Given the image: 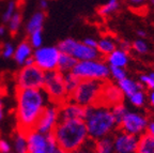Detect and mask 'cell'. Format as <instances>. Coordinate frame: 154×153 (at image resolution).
<instances>
[{
	"mask_svg": "<svg viewBox=\"0 0 154 153\" xmlns=\"http://www.w3.org/2000/svg\"><path fill=\"white\" fill-rule=\"evenodd\" d=\"M48 103V96L42 88L17 89L16 120L19 131L33 130L38 117Z\"/></svg>",
	"mask_w": 154,
	"mask_h": 153,
	"instance_id": "6da1fadb",
	"label": "cell"
},
{
	"mask_svg": "<svg viewBox=\"0 0 154 153\" xmlns=\"http://www.w3.org/2000/svg\"><path fill=\"white\" fill-rule=\"evenodd\" d=\"M86 108L84 122L89 138L93 141L111 136L117 131L118 124L111 113V108L103 104L88 106Z\"/></svg>",
	"mask_w": 154,
	"mask_h": 153,
	"instance_id": "7a4b0ae2",
	"label": "cell"
},
{
	"mask_svg": "<svg viewBox=\"0 0 154 153\" xmlns=\"http://www.w3.org/2000/svg\"><path fill=\"white\" fill-rule=\"evenodd\" d=\"M53 134L58 148L71 153L82 148L89 140V135L84 120H64L59 121Z\"/></svg>",
	"mask_w": 154,
	"mask_h": 153,
	"instance_id": "3957f363",
	"label": "cell"
},
{
	"mask_svg": "<svg viewBox=\"0 0 154 153\" xmlns=\"http://www.w3.org/2000/svg\"><path fill=\"white\" fill-rule=\"evenodd\" d=\"M104 83L105 81L88 80V79L80 80L76 89L69 95V100L84 107L99 104Z\"/></svg>",
	"mask_w": 154,
	"mask_h": 153,
	"instance_id": "277c9868",
	"label": "cell"
},
{
	"mask_svg": "<svg viewBox=\"0 0 154 153\" xmlns=\"http://www.w3.org/2000/svg\"><path fill=\"white\" fill-rule=\"evenodd\" d=\"M80 80H99L106 81L109 78V67L105 60L97 58L92 60L77 61L72 70Z\"/></svg>",
	"mask_w": 154,
	"mask_h": 153,
	"instance_id": "5b68a950",
	"label": "cell"
},
{
	"mask_svg": "<svg viewBox=\"0 0 154 153\" xmlns=\"http://www.w3.org/2000/svg\"><path fill=\"white\" fill-rule=\"evenodd\" d=\"M42 89L47 94L49 102L57 105H60L69 98V94L63 81V74L58 70L45 72Z\"/></svg>",
	"mask_w": 154,
	"mask_h": 153,
	"instance_id": "8992f818",
	"label": "cell"
},
{
	"mask_svg": "<svg viewBox=\"0 0 154 153\" xmlns=\"http://www.w3.org/2000/svg\"><path fill=\"white\" fill-rule=\"evenodd\" d=\"M60 53H64L71 55L77 61H85V60H92L101 58L96 48H92L87 46L84 42L75 40L72 38L64 39L58 44L57 46Z\"/></svg>",
	"mask_w": 154,
	"mask_h": 153,
	"instance_id": "52a82bcc",
	"label": "cell"
},
{
	"mask_svg": "<svg viewBox=\"0 0 154 153\" xmlns=\"http://www.w3.org/2000/svg\"><path fill=\"white\" fill-rule=\"evenodd\" d=\"M28 150L27 153H54L58 145L53 133L42 134L35 130L26 132Z\"/></svg>",
	"mask_w": 154,
	"mask_h": 153,
	"instance_id": "ba28073f",
	"label": "cell"
},
{
	"mask_svg": "<svg viewBox=\"0 0 154 153\" xmlns=\"http://www.w3.org/2000/svg\"><path fill=\"white\" fill-rule=\"evenodd\" d=\"M59 56L60 50L57 46H41L33 49L32 54L34 65L41 69L43 72L57 70Z\"/></svg>",
	"mask_w": 154,
	"mask_h": 153,
	"instance_id": "9c48e42d",
	"label": "cell"
},
{
	"mask_svg": "<svg viewBox=\"0 0 154 153\" xmlns=\"http://www.w3.org/2000/svg\"><path fill=\"white\" fill-rule=\"evenodd\" d=\"M44 75L45 72L38 69L36 65H24V67L19 70L15 77L17 89L42 88L44 83Z\"/></svg>",
	"mask_w": 154,
	"mask_h": 153,
	"instance_id": "30bf717a",
	"label": "cell"
},
{
	"mask_svg": "<svg viewBox=\"0 0 154 153\" xmlns=\"http://www.w3.org/2000/svg\"><path fill=\"white\" fill-rule=\"evenodd\" d=\"M148 121H149V119L143 114L128 110L118 127L120 131L139 137L140 135L146 133Z\"/></svg>",
	"mask_w": 154,
	"mask_h": 153,
	"instance_id": "8fae6325",
	"label": "cell"
},
{
	"mask_svg": "<svg viewBox=\"0 0 154 153\" xmlns=\"http://www.w3.org/2000/svg\"><path fill=\"white\" fill-rule=\"evenodd\" d=\"M58 122H59V105L49 102L40 115L33 129L42 134L53 133Z\"/></svg>",
	"mask_w": 154,
	"mask_h": 153,
	"instance_id": "7c38bea8",
	"label": "cell"
},
{
	"mask_svg": "<svg viewBox=\"0 0 154 153\" xmlns=\"http://www.w3.org/2000/svg\"><path fill=\"white\" fill-rule=\"evenodd\" d=\"M112 137V145L115 153H135L138 145V137L125 133L123 131H116Z\"/></svg>",
	"mask_w": 154,
	"mask_h": 153,
	"instance_id": "4fadbf2b",
	"label": "cell"
},
{
	"mask_svg": "<svg viewBox=\"0 0 154 153\" xmlns=\"http://www.w3.org/2000/svg\"><path fill=\"white\" fill-rule=\"evenodd\" d=\"M86 108L67 98L59 105V121L64 120H84Z\"/></svg>",
	"mask_w": 154,
	"mask_h": 153,
	"instance_id": "5bb4252c",
	"label": "cell"
},
{
	"mask_svg": "<svg viewBox=\"0 0 154 153\" xmlns=\"http://www.w3.org/2000/svg\"><path fill=\"white\" fill-rule=\"evenodd\" d=\"M123 96H124V94L122 93V91L120 90L118 85L110 84V83L107 84L105 81L99 104H103V105L108 106V107H112L116 104L122 103Z\"/></svg>",
	"mask_w": 154,
	"mask_h": 153,
	"instance_id": "9a60e30c",
	"label": "cell"
},
{
	"mask_svg": "<svg viewBox=\"0 0 154 153\" xmlns=\"http://www.w3.org/2000/svg\"><path fill=\"white\" fill-rule=\"evenodd\" d=\"M128 61H130L128 52L119 47H117L112 53L106 56V63L108 64V67H125L128 64Z\"/></svg>",
	"mask_w": 154,
	"mask_h": 153,
	"instance_id": "2e32d148",
	"label": "cell"
},
{
	"mask_svg": "<svg viewBox=\"0 0 154 153\" xmlns=\"http://www.w3.org/2000/svg\"><path fill=\"white\" fill-rule=\"evenodd\" d=\"M32 54H33V48L29 44L28 41H24V42L19 43L15 47L13 58H14L15 62L17 64L24 65L25 62H26V60L32 57Z\"/></svg>",
	"mask_w": 154,
	"mask_h": 153,
	"instance_id": "e0dca14e",
	"label": "cell"
},
{
	"mask_svg": "<svg viewBox=\"0 0 154 153\" xmlns=\"http://www.w3.org/2000/svg\"><path fill=\"white\" fill-rule=\"evenodd\" d=\"M117 47H118V41L111 36H104L100 40H97L96 49L99 52L100 56L106 57L107 55L112 53Z\"/></svg>",
	"mask_w": 154,
	"mask_h": 153,
	"instance_id": "ac0fdd59",
	"label": "cell"
},
{
	"mask_svg": "<svg viewBox=\"0 0 154 153\" xmlns=\"http://www.w3.org/2000/svg\"><path fill=\"white\" fill-rule=\"evenodd\" d=\"M118 87L120 88V90L122 91V93L125 96H130L131 94H133L136 91L142 89V86L139 84V81L135 80V79L131 78V77L126 76L125 78H123L122 80L117 83Z\"/></svg>",
	"mask_w": 154,
	"mask_h": 153,
	"instance_id": "d6986e66",
	"label": "cell"
},
{
	"mask_svg": "<svg viewBox=\"0 0 154 153\" xmlns=\"http://www.w3.org/2000/svg\"><path fill=\"white\" fill-rule=\"evenodd\" d=\"M135 153H154V137L143 133L138 137V145Z\"/></svg>",
	"mask_w": 154,
	"mask_h": 153,
	"instance_id": "ffe728a7",
	"label": "cell"
},
{
	"mask_svg": "<svg viewBox=\"0 0 154 153\" xmlns=\"http://www.w3.org/2000/svg\"><path fill=\"white\" fill-rule=\"evenodd\" d=\"M45 22V14L42 11H38L29 18L26 25V30L28 33H32L34 31H40L43 28Z\"/></svg>",
	"mask_w": 154,
	"mask_h": 153,
	"instance_id": "44dd1931",
	"label": "cell"
},
{
	"mask_svg": "<svg viewBox=\"0 0 154 153\" xmlns=\"http://www.w3.org/2000/svg\"><path fill=\"white\" fill-rule=\"evenodd\" d=\"M77 60L75 58H73L71 55H67L64 53H60L59 59H58V64H57V70L59 72H61L62 74L65 73L72 72L73 67L76 64Z\"/></svg>",
	"mask_w": 154,
	"mask_h": 153,
	"instance_id": "7402d4cb",
	"label": "cell"
},
{
	"mask_svg": "<svg viewBox=\"0 0 154 153\" xmlns=\"http://www.w3.org/2000/svg\"><path fill=\"white\" fill-rule=\"evenodd\" d=\"M13 149H14L15 153H27L28 144H27L26 132L18 130L13 139Z\"/></svg>",
	"mask_w": 154,
	"mask_h": 153,
	"instance_id": "603a6c76",
	"label": "cell"
},
{
	"mask_svg": "<svg viewBox=\"0 0 154 153\" xmlns=\"http://www.w3.org/2000/svg\"><path fill=\"white\" fill-rule=\"evenodd\" d=\"M94 152L95 153H115L112 145V137L107 136L94 141Z\"/></svg>",
	"mask_w": 154,
	"mask_h": 153,
	"instance_id": "cb8c5ba5",
	"label": "cell"
},
{
	"mask_svg": "<svg viewBox=\"0 0 154 153\" xmlns=\"http://www.w3.org/2000/svg\"><path fill=\"white\" fill-rule=\"evenodd\" d=\"M120 8V0H108L106 3L102 5L97 10L100 16L102 17H108L115 14Z\"/></svg>",
	"mask_w": 154,
	"mask_h": 153,
	"instance_id": "d4e9b609",
	"label": "cell"
},
{
	"mask_svg": "<svg viewBox=\"0 0 154 153\" xmlns=\"http://www.w3.org/2000/svg\"><path fill=\"white\" fill-rule=\"evenodd\" d=\"M63 81H64V86L67 91V94L70 95L73 91L76 89V87L78 86L80 79L75 74H73L72 72H69L63 74Z\"/></svg>",
	"mask_w": 154,
	"mask_h": 153,
	"instance_id": "484cf974",
	"label": "cell"
},
{
	"mask_svg": "<svg viewBox=\"0 0 154 153\" xmlns=\"http://www.w3.org/2000/svg\"><path fill=\"white\" fill-rule=\"evenodd\" d=\"M128 101H130V103L133 106H135V107H138V108L142 107V106H144L146 102H147V94H146V92L142 89H140V90L131 94L128 96Z\"/></svg>",
	"mask_w": 154,
	"mask_h": 153,
	"instance_id": "4316f807",
	"label": "cell"
},
{
	"mask_svg": "<svg viewBox=\"0 0 154 153\" xmlns=\"http://www.w3.org/2000/svg\"><path fill=\"white\" fill-rule=\"evenodd\" d=\"M111 108V113H112V116L113 118H115L116 122H117V124H119L121 123V121H122V119L124 118V116L126 115V113L128 111V107L124 105L123 103H119V104H116V105H113Z\"/></svg>",
	"mask_w": 154,
	"mask_h": 153,
	"instance_id": "83f0119b",
	"label": "cell"
},
{
	"mask_svg": "<svg viewBox=\"0 0 154 153\" xmlns=\"http://www.w3.org/2000/svg\"><path fill=\"white\" fill-rule=\"evenodd\" d=\"M132 48L139 55H144L149 52V44L144 39L138 38L132 43Z\"/></svg>",
	"mask_w": 154,
	"mask_h": 153,
	"instance_id": "f1b7e54d",
	"label": "cell"
},
{
	"mask_svg": "<svg viewBox=\"0 0 154 153\" xmlns=\"http://www.w3.org/2000/svg\"><path fill=\"white\" fill-rule=\"evenodd\" d=\"M126 76H128V73L125 71V67H109V77H111L112 80H116L118 83Z\"/></svg>",
	"mask_w": 154,
	"mask_h": 153,
	"instance_id": "f546056e",
	"label": "cell"
},
{
	"mask_svg": "<svg viewBox=\"0 0 154 153\" xmlns=\"http://www.w3.org/2000/svg\"><path fill=\"white\" fill-rule=\"evenodd\" d=\"M28 42L33 49L43 46V34H42V30H40V31H34V32H32V33H29Z\"/></svg>",
	"mask_w": 154,
	"mask_h": 153,
	"instance_id": "4dcf8cb0",
	"label": "cell"
},
{
	"mask_svg": "<svg viewBox=\"0 0 154 153\" xmlns=\"http://www.w3.org/2000/svg\"><path fill=\"white\" fill-rule=\"evenodd\" d=\"M139 84L144 88L153 90L154 89V72H149L141 74L139 76Z\"/></svg>",
	"mask_w": 154,
	"mask_h": 153,
	"instance_id": "1f68e13d",
	"label": "cell"
},
{
	"mask_svg": "<svg viewBox=\"0 0 154 153\" xmlns=\"http://www.w3.org/2000/svg\"><path fill=\"white\" fill-rule=\"evenodd\" d=\"M8 24H9L10 31L12 32V33H16L19 30V28H20V26H22V15L19 14V13L15 12L12 15V17L10 18Z\"/></svg>",
	"mask_w": 154,
	"mask_h": 153,
	"instance_id": "d6a6232c",
	"label": "cell"
},
{
	"mask_svg": "<svg viewBox=\"0 0 154 153\" xmlns=\"http://www.w3.org/2000/svg\"><path fill=\"white\" fill-rule=\"evenodd\" d=\"M16 2H15L14 0H11V1H9V3H8L7 8H5V12H3L2 14V20L5 23H8L10 20V18L12 17V15L14 14L16 11Z\"/></svg>",
	"mask_w": 154,
	"mask_h": 153,
	"instance_id": "836d02e7",
	"label": "cell"
},
{
	"mask_svg": "<svg viewBox=\"0 0 154 153\" xmlns=\"http://www.w3.org/2000/svg\"><path fill=\"white\" fill-rule=\"evenodd\" d=\"M71 153H95L94 152V141L89 139L86 142V145H84L82 148L77 149Z\"/></svg>",
	"mask_w": 154,
	"mask_h": 153,
	"instance_id": "e575fe53",
	"label": "cell"
},
{
	"mask_svg": "<svg viewBox=\"0 0 154 153\" xmlns=\"http://www.w3.org/2000/svg\"><path fill=\"white\" fill-rule=\"evenodd\" d=\"M14 50H15V47L12 45V44L5 43L2 47V50H1V55H2V57L5 58V59H9V58L13 57V55H14Z\"/></svg>",
	"mask_w": 154,
	"mask_h": 153,
	"instance_id": "d590c367",
	"label": "cell"
},
{
	"mask_svg": "<svg viewBox=\"0 0 154 153\" xmlns=\"http://www.w3.org/2000/svg\"><path fill=\"white\" fill-rule=\"evenodd\" d=\"M128 3L134 9H140L148 3V0H128Z\"/></svg>",
	"mask_w": 154,
	"mask_h": 153,
	"instance_id": "8d00e7d4",
	"label": "cell"
},
{
	"mask_svg": "<svg viewBox=\"0 0 154 153\" xmlns=\"http://www.w3.org/2000/svg\"><path fill=\"white\" fill-rule=\"evenodd\" d=\"M11 145L5 139H0V153H9L11 152Z\"/></svg>",
	"mask_w": 154,
	"mask_h": 153,
	"instance_id": "74e56055",
	"label": "cell"
},
{
	"mask_svg": "<svg viewBox=\"0 0 154 153\" xmlns=\"http://www.w3.org/2000/svg\"><path fill=\"white\" fill-rule=\"evenodd\" d=\"M118 47L122 48V49L126 50V52H130V49L132 48V44H131L130 41L128 40H122L118 42Z\"/></svg>",
	"mask_w": 154,
	"mask_h": 153,
	"instance_id": "f35d334b",
	"label": "cell"
},
{
	"mask_svg": "<svg viewBox=\"0 0 154 153\" xmlns=\"http://www.w3.org/2000/svg\"><path fill=\"white\" fill-rule=\"evenodd\" d=\"M82 42H84L87 46H89V47H92V48H96V45H97V40L94 38H86Z\"/></svg>",
	"mask_w": 154,
	"mask_h": 153,
	"instance_id": "ab89813d",
	"label": "cell"
},
{
	"mask_svg": "<svg viewBox=\"0 0 154 153\" xmlns=\"http://www.w3.org/2000/svg\"><path fill=\"white\" fill-rule=\"evenodd\" d=\"M146 133H148L149 135H151L152 137H154V119H151L148 121L147 130H146Z\"/></svg>",
	"mask_w": 154,
	"mask_h": 153,
	"instance_id": "60d3db41",
	"label": "cell"
},
{
	"mask_svg": "<svg viewBox=\"0 0 154 153\" xmlns=\"http://www.w3.org/2000/svg\"><path fill=\"white\" fill-rule=\"evenodd\" d=\"M5 117V104H3V101L0 98V121L3 119Z\"/></svg>",
	"mask_w": 154,
	"mask_h": 153,
	"instance_id": "b9f144b4",
	"label": "cell"
},
{
	"mask_svg": "<svg viewBox=\"0 0 154 153\" xmlns=\"http://www.w3.org/2000/svg\"><path fill=\"white\" fill-rule=\"evenodd\" d=\"M148 100H149V103H150V105H151L152 107L154 108V89H153V90H151V91H150L149 96H148Z\"/></svg>",
	"mask_w": 154,
	"mask_h": 153,
	"instance_id": "7bdbcfd3",
	"label": "cell"
},
{
	"mask_svg": "<svg viewBox=\"0 0 154 153\" xmlns=\"http://www.w3.org/2000/svg\"><path fill=\"white\" fill-rule=\"evenodd\" d=\"M137 36L139 39H144L147 36V32L143 29H139V30H137Z\"/></svg>",
	"mask_w": 154,
	"mask_h": 153,
	"instance_id": "ee69618b",
	"label": "cell"
},
{
	"mask_svg": "<svg viewBox=\"0 0 154 153\" xmlns=\"http://www.w3.org/2000/svg\"><path fill=\"white\" fill-rule=\"evenodd\" d=\"M38 5H40V8H41L42 10H46L48 7V1L47 0H41L40 3H38Z\"/></svg>",
	"mask_w": 154,
	"mask_h": 153,
	"instance_id": "f6af8a7d",
	"label": "cell"
},
{
	"mask_svg": "<svg viewBox=\"0 0 154 153\" xmlns=\"http://www.w3.org/2000/svg\"><path fill=\"white\" fill-rule=\"evenodd\" d=\"M24 65H26V67H30V65H34V61H33V58H29V59H27L26 60V62H25V64ZM23 65V67H24Z\"/></svg>",
	"mask_w": 154,
	"mask_h": 153,
	"instance_id": "bcb514c9",
	"label": "cell"
},
{
	"mask_svg": "<svg viewBox=\"0 0 154 153\" xmlns=\"http://www.w3.org/2000/svg\"><path fill=\"white\" fill-rule=\"evenodd\" d=\"M5 33V28L3 26H0V36Z\"/></svg>",
	"mask_w": 154,
	"mask_h": 153,
	"instance_id": "7dc6e473",
	"label": "cell"
},
{
	"mask_svg": "<svg viewBox=\"0 0 154 153\" xmlns=\"http://www.w3.org/2000/svg\"><path fill=\"white\" fill-rule=\"evenodd\" d=\"M54 153H67V152H65V151H63V150H61V149H59V148H58L57 150H56Z\"/></svg>",
	"mask_w": 154,
	"mask_h": 153,
	"instance_id": "c3c4849f",
	"label": "cell"
},
{
	"mask_svg": "<svg viewBox=\"0 0 154 153\" xmlns=\"http://www.w3.org/2000/svg\"><path fill=\"white\" fill-rule=\"evenodd\" d=\"M148 3H149L152 8H154V0H148Z\"/></svg>",
	"mask_w": 154,
	"mask_h": 153,
	"instance_id": "681fc988",
	"label": "cell"
},
{
	"mask_svg": "<svg viewBox=\"0 0 154 153\" xmlns=\"http://www.w3.org/2000/svg\"><path fill=\"white\" fill-rule=\"evenodd\" d=\"M9 153H15V152H12V151H11V152H9Z\"/></svg>",
	"mask_w": 154,
	"mask_h": 153,
	"instance_id": "f907efd6",
	"label": "cell"
}]
</instances>
